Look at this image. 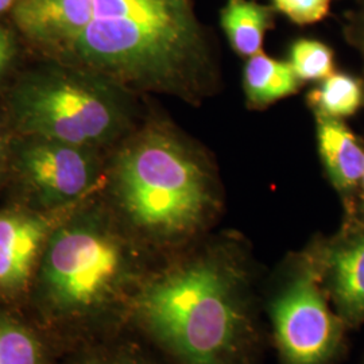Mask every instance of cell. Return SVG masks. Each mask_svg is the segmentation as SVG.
Returning <instances> with one entry per match:
<instances>
[{
    "label": "cell",
    "mask_w": 364,
    "mask_h": 364,
    "mask_svg": "<svg viewBox=\"0 0 364 364\" xmlns=\"http://www.w3.org/2000/svg\"><path fill=\"white\" fill-rule=\"evenodd\" d=\"M359 186H360V191H362V200H363L364 205V169L363 174H362V180H360V183H359Z\"/></svg>",
    "instance_id": "cell-20"
},
{
    "label": "cell",
    "mask_w": 364,
    "mask_h": 364,
    "mask_svg": "<svg viewBox=\"0 0 364 364\" xmlns=\"http://www.w3.org/2000/svg\"><path fill=\"white\" fill-rule=\"evenodd\" d=\"M108 78L72 64L33 69L16 81L9 112L21 135L46 136L93 149L120 127V108Z\"/></svg>",
    "instance_id": "cell-3"
},
{
    "label": "cell",
    "mask_w": 364,
    "mask_h": 364,
    "mask_svg": "<svg viewBox=\"0 0 364 364\" xmlns=\"http://www.w3.org/2000/svg\"><path fill=\"white\" fill-rule=\"evenodd\" d=\"M49 219L25 210L0 212V291L26 287L52 234Z\"/></svg>",
    "instance_id": "cell-8"
},
{
    "label": "cell",
    "mask_w": 364,
    "mask_h": 364,
    "mask_svg": "<svg viewBox=\"0 0 364 364\" xmlns=\"http://www.w3.org/2000/svg\"><path fill=\"white\" fill-rule=\"evenodd\" d=\"M115 183L131 220L162 236L193 231L209 204L207 178L193 156L156 131L139 136L120 153Z\"/></svg>",
    "instance_id": "cell-2"
},
{
    "label": "cell",
    "mask_w": 364,
    "mask_h": 364,
    "mask_svg": "<svg viewBox=\"0 0 364 364\" xmlns=\"http://www.w3.org/2000/svg\"><path fill=\"white\" fill-rule=\"evenodd\" d=\"M299 78L293 66L259 52L245 68V90L252 105H266L299 90Z\"/></svg>",
    "instance_id": "cell-12"
},
{
    "label": "cell",
    "mask_w": 364,
    "mask_h": 364,
    "mask_svg": "<svg viewBox=\"0 0 364 364\" xmlns=\"http://www.w3.org/2000/svg\"><path fill=\"white\" fill-rule=\"evenodd\" d=\"M309 103L317 117H351L363 103L362 81L346 73H333L309 93Z\"/></svg>",
    "instance_id": "cell-13"
},
{
    "label": "cell",
    "mask_w": 364,
    "mask_h": 364,
    "mask_svg": "<svg viewBox=\"0 0 364 364\" xmlns=\"http://www.w3.org/2000/svg\"><path fill=\"white\" fill-rule=\"evenodd\" d=\"M318 147L335 188L351 193L359 186L364 169V150L340 119L317 117Z\"/></svg>",
    "instance_id": "cell-10"
},
{
    "label": "cell",
    "mask_w": 364,
    "mask_h": 364,
    "mask_svg": "<svg viewBox=\"0 0 364 364\" xmlns=\"http://www.w3.org/2000/svg\"><path fill=\"white\" fill-rule=\"evenodd\" d=\"M290 65L299 80H326L335 70V55L332 49L318 41L299 39L290 49Z\"/></svg>",
    "instance_id": "cell-14"
},
{
    "label": "cell",
    "mask_w": 364,
    "mask_h": 364,
    "mask_svg": "<svg viewBox=\"0 0 364 364\" xmlns=\"http://www.w3.org/2000/svg\"><path fill=\"white\" fill-rule=\"evenodd\" d=\"M277 341L287 364H326L341 341V323L328 306L316 264L302 270L272 306Z\"/></svg>",
    "instance_id": "cell-5"
},
{
    "label": "cell",
    "mask_w": 364,
    "mask_h": 364,
    "mask_svg": "<svg viewBox=\"0 0 364 364\" xmlns=\"http://www.w3.org/2000/svg\"><path fill=\"white\" fill-rule=\"evenodd\" d=\"M274 7L299 25L316 23L326 18L331 0H273Z\"/></svg>",
    "instance_id": "cell-16"
},
{
    "label": "cell",
    "mask_w": 364,
    "mask_h": 364,
    "mask_svg": "<svg viewBox=\"0 0 364 364\" xmlns=\"http://www.w3.org/2000/svg\"><path fill=\"white\" fill-rule=\"evenodd\" d=\"M16 57V42L10 30L0 25V82L7 76Z\"/></svg>",
    "instance_id": "cell-17"
},
{
    "label": "cell",
    "mask_w": 364,
    "mask_h": 364,
    "mask_svg": "<svg viewBox=\"0 0 364 364\" xmlns=\"http://www.w3.org/2000/svg\"><path fill=\"white\" fill-rule=\"evenodd\" d=\"M14 23L33 43L65 55L91 23L92 0H19Z\"/></svg>",
    "instance_id": "cell-7"
},
{
    "label": "cell",
    "mask_w": 364,
    "mask_h": 364,
    "mask_svg": "<svg viewBox=\"0 0 364 364\" xmlns=\"http://www.w3.org/2000/svg\"><path fill=\"white\" fill-rule=\"evenodd\" d=\"M326 267L340 314L353 324L364 321V231L332 250Z\"/></svg>",
    "instance_id": "cell-9"
},
{
    "label": "cell",
    "mask_w": 364,
    "mask_h": 364,
    "mask_svg": "<svg viewBox=\"0 0 364 364\" xmlns=\"http://www.w3.org/2000/svg\"><path fill=\"white\" fill-rule=\"evenodd\" d=\"M362 37H363V43H364V19H363V28H362Z\"/></svg>",
    "instance_id": "cell-21"
},
{
    "label": "cell",
    "mask_w": 364,
    "mask_h": 364,
    "mask_svg": "<svg viewBox=\"0 0 364 364\" xmlns=\"http://www.w3.org/2000/svg\"><path fill=\"white\" fill-rule=\"evenodd\" d=\"M19 0H0V14L6 13L9 10H13L14 6L18 3Z\"/></svg>",
    "instance_id": "cell-18"
},
{
    "label": "cell",
    "mask_w": 364,
    "mask_h": 364,
    "mask_svg": "<svg viewBox=\"0 0 364 364\" xmlns=\"http://www.w3.org/2000/svg\"><path fill=\"white\" fill-rule=\"evenodd\" d=\"M4 156H6V150H4V144L1 141V136H0V169L3 166V161H4Z\"/></svg>",
    "instance_id": "cell-19"
},
{
    "label": "cell",
    "mask_w": 364,
    "mask_h": 364,
    "mask_svg": "<svg viewBox=\"0 0 364 364\" xmlns=\"http://www.w3.org/2000/svg\"><path fill=\"white\" fill-rule=\"evenodd\" d=\"M123 267L117 240L90 221H72L50 234L43 275L53 296L64 305L87 306L103 299Z\"/></svg>",
    "instance_id": "cell-4"
},
{
    "label": "cell",
    "mask_w": 364,
    "mask_h": 364,
    "mask_svg": "<svg viewBox=\"0 0 364 364\" xmlns=\"http://www.w3.org/2000/svg\"><path fill=\"white\" fill-rule=\"evenodd\" d=\"M13 170L42 205L57 207L85 195L97 180L91 147L38 135H21L13 144Z\"/></svg>",
    "instance_id": "cell-6"
},
{
    "label": "cell",
    "mask_w": 364,
    "mask_h": 364,
    "mask_svg": "<svg viewBox=\"0 0 364 364\" xmlns=\"http://www.w3.org/2000/svg\"><path fill=\"white\" fill-rule=\"evenodd\" d=\"M165 1H170V0H165Z\"/></svg>",
    "instance_id": "cell-23"
},
{
    "label": "cell",
    "mask_w": 364,
    "mask_h": 364,
    "mask_svg": "<svg viewBox=\"0 0 364 364\" xmlns=\"http://www.w3.org/2000/svg\"><path fill=\"white\" fill-rule=\"evenodd\" d=\"M272 23L273 10L251 0H228L221 11V26L235 52L246 57L262 52Z\"/></svg>",
    "instance_id": "cell-11"
},
{
    "label": "cell",
    "mask_w": 364,
    "mask_h": 364,
    "mask_svg": "<svg viewBox=\"0 0 364 364\" xmlns=\"http://www.w3.org/2000/svg\"><path fill=\"white\" fill-rule=\"evenodd\" d=\"M105 364H122V363H105Z\"/></svg>",
    "instance_id": "cell-22"
},
{
    "label": "cell",
    "mask_w": 364,
    "mask_h": 364,
    "mask_svg": "<svg viewBox=\"0 0 364 364\" xmlns=\"http://www.w3.org/2000/svg\"><path fill=\"white\" fill-rule=\"evenodd\" d=\"M0 364H41L39 346L34 336L23 326L1 318Z\"/></svg>",
    "instance_id": "cell-15"
},
{
    "label": "cell",
    "mask_w": 364,
    "mask_h": 364,
    "mask_svg": "<svg viewBox=\"0 0 364 364\" xmlns=\"http://www.w3.org/2000/svg\"><path fill=\"white\" fill-rule=\"evenodd\" d=\"M234 274L197 260L144 290L141 313L185 364H234L248 335L247 313Z\"/></svg>",
    "instance_id": "cell-1"
}]
</instances>
